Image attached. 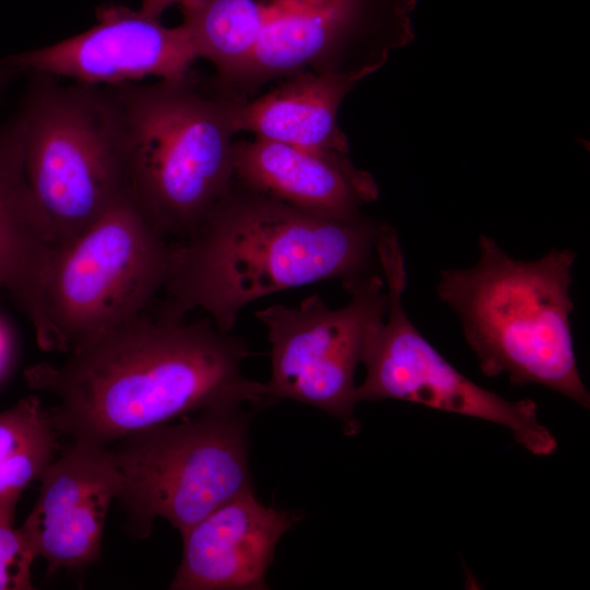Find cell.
<instances>
[{"instance_id": "cell-1", "label": "cell", "mask_w": 590, "mask_h": 590, "mask_svg": "<svg viewBox=\"0 0 590 590\" xmlns=\"http://www.w3.org/2000/svg\"><path fill=\"white\" fill-rule=\"evenodd\" d=\"M250 354L243 338L210 318L172 321L144 312L26 377L55 398L58 433L108 446L190 414L274 402L266 382L244 376Z\"/></svg>"}, {"instance_id": "cell-2", "label": "cell", "mask_w": 590, "mask_h": 590, "mask_svg": "<svg viewBox=\"0 0 590 590\" xmlns=\"http://www.w3.org/2000/svg\"><path fill=\"white\" fill-rule=\"evenodd\" d=\"M384 222L320 216L239 184L182 239L157 315L185 320L200 309L223 332L238 314L273 293L324 280L343 287L379 269L376 241Z\"/></svg>"}, {"instance_id": "cell-3", "label": "cell", "mask_w": 590, "mask_h": 590, "mask_svg": "<svg viewBox=\"0 0 590 590\" xmlns=\"http://www.w3.org/2000/svg\"><path fill=\"white\" fill-rule=\"evenodd\" d=\"M477 247L472 267L439 272L436 292L459 319L481 371L506 374L515 387L544 386L589 409L570 327L577 253L552 248L520 260L484 234Z\"/></svg>"}, {"instance_id": "cell-4", "label": "cell", "mask_w": 590, "mask_h": 590, "mask_svg": "<svg viewBox=\"0 0 590 590\" xmlns=\"http://www.w3.org/2000/svg\"><path fill=\"white\" fill-rule=\"evenodd\" d=\"M108 87L121 120L127 192L156 228L178 241L234 181L237 111L246 98L192 71Z\"/></svg>"}, {"instance_id": "cell-5", "label": "cell", "mask_w": 590, "mask_h": 590, "mask_svg": "<svg viewBox=\"0 0 590 590\" xmlns=\"http://www.w3.org/2000/svg\"><path fill=\"white\" fill-rule=\"evenodd\" d=\"M27 180L56 248L127 192L121 120L108 86L36 74L16 117Z\"/></svg>"}, {"instance_id": "cell-6", "label": "cell", "mask_w": 590, "mask_h": 590, "mask_svg": "<svg viewBox=\"0 0 590 590\" xmlns=\"http://www.w3.org/2000/svg\"><path fill=\"white\" fill-rule=\"evenodd\" d=\"M250 414L219 408L133 433L111 449L121 473L117 500L130 533L145 539L156 518L182 535L221 505L253 491Z\"/></svg>"}, {"instance_id": "cell-7", "label": "cell", "mask_w": 590, "mask_h": 590, "mask_svg": "<svg viewBox=\"0 0 590 590\" xmlns=\"http://www.w3.org/2000/svg\"><path fill=\"white\" fill-rule=\"evenodd\" d=\"M174 246L126 192L56 248L45 290L52 350L69 353L146 312L167 281Z\"/></svg>"}, {"instance_id": "cell-8", "label": "cell", "mask_w": 590, "mask_h": 590, "mask_svg": "<svg viewBox=\"0 0 590 590\" xmlns=\"http://www.w3.org/2000/svg\"><path fill=\"white\" fill-rule=\"evenodd\" d=\"M376 256L387 303L365 335L361 359L365 378L356 386L357 402L402 400L484 420L508 428L529 452L553 455L556 438L540 423L533 400H507L476 385L446 361L410 320L403 305L408 285L404 255L396 228L388 223L378 234Z\"/></svg>"}, {"instance_id": "cell-9", "label": "cell", "mask_w": 590, "mask_h": 590, "mask_svg": "<svg viewBox=\"0 0 590 590\" xmlns=\"http://www.w3.org/2000/svg\"><path fill=\"white\" fill-rule=\"evenodd\" d=\"M414 7L415 0H275L253 52L216 82L240 98L305 71L358 83L413 40Z\"/></svg>"}, {"instance_id": "cell-10", "label": "cell", "mask_w": 590, "mask_h": 590, "mask_svg": "<svg viewBox=\"0 0 590 590\" xmlns=\"http://www.w3.org/2000/svg\"><path fill=\"white\" fill-rule=\"evenodd\" d=\"M350 302L330 308L318 295L297 307L282 304L256 312L271 345V377L267 384L274 402L291 399L309 404L342 423L347 435L361 426L355 373L370 323L385 312L382 275L369 274L346 286Z\"/></svg>"}, {"instance_id": "cell-11", "label": "cell", "mask_w": 590, "mask_h": 590, "mask_svg": "<svg viewBox=\"0 0 590 590\" xmlns=\"http://www.w3.org/2000/svg\"><path fill=\"white\" fill-rule=\"evenodd\" d=\"M97 23L56 44L14 54L1 63L76 83L113 86L146 76L175 80L191 72L198 58L188 31L118 3L96 9Z\"/></svg>"}, {"instance_id": "cell-12", "label": "cell", "mask_w": 590, "mask_h": 590, "mask_svg": "<svg viewBox=\"0 0 590 590\" xmlns=\"http://www.w3.org/2000/svg\"><path fill=\"white\" fill-rule=\"evenodd\" d=\"M37 500L21 527L50 571L75 569L99 554L106 517L121 488L108 446L72 440L44 470Z\"/></svg>"}, {"instance_id": "cell-13", "label": "cell", "mask_w": 590, "mask_h": 590, "mask_svg": "<svg viewBox=\"0 0 590 590\" xmlns=\"http://www.w3.org/2000/svg\"><path fill=\"white\" fill-rule=\"evenodd\" d=\"M298 516L263 505L253 491L221 505L182 534L173 590H263L278 542Z\"/></svg>"}, {"instance_id": "cell-14", "label": "cell", "mask_w": 590, "mask_h": 590, "mask_svg": "<svg viewBox=\"0 0 590 590\" xmlns=\"http://www.w3.org/2000/svg\"><path fill=\"white\" fill-rule=\"evenodd\" d=\"M234 178L241 185L320 216L355 220L378 198L373 175L349 154L256 137L234 141Z\"/></svg>"}, {"instance_id": "cell-15", "label": "cell", "mask_w": 590, "mask_h": 590, "mask_svg": "<svg viewBox=\"0 0 590 590\" xmlns=\"http://www.w3.org/2000/svg\"><path fill=\"white\" fill-rule=\"evenodd\" d=\"M56 247L31 190L16 118L0 129V283L34 329L38 345L52 351L45 290Z\"/></svg>"}, {"instance_id": "cell-16", "label": "cell", "mask_w": 590, "mask_h": 590, "mask_svg": "<svg viewBox=\"0 0 590 590\" xmlns=\"http://www.w3.org/2000/svg\"><path fill=\"white\" fill-rule=\"evenodd\" d=\"M354 81L331 74L299 72L270 92L244 99L237 111L240 131L302 148L349 154L346 135L337 122Z\"/></svg>"}, {"instance_id": "cell-17", "label": "cell", "mask_w": 590, "mask_h": 590, "mask_svg": "<svg viewBox=\"0 0 590 590\" xmlns=\"http://www.w3.org/2000/svg\"><path fill=\"white\" fill-rule=\"evenodd\" d=\"M275 0H203L181 5L182 23L198 58L216 68L214 79L232 75L253 52Z\"/></svg>"}, {"instance_id": "cell-18", "label": "cell", "mask_w": 590, "mask_h": 590, "mask_svg": "<svg viewBox=\"0 0 590 590\" xmlns=\"http://www.w3.org/2000/svg\"><path fill=\"white\" fill-rule=\"evenodd\" d=\"M57 433L50 410L39 398L20 400L0 413V463L42 447L58 446Z\"/></svg>"}, {"instance_id": "cell-19", "label": "cell", "mask_w": 590, "mask_h": 590, "mask_svg": "<svg viewBox=\"0 0 590 590\" xmlns=\"http://www.w3.org/2000/svg\"><path fill=\"white\" fill-rule=\"evenodd\" d=\"M17 499L0 500V590H28L32 564L37 557L22 528L14 527Z\"/></svg>"}, {"instance_id": "cell-20", "label": "cell", "mask_w": 590, "mask_h": 590, "mask_svg": "<svg viewBox=\"0 0 590 590\" xmlns=\"http://www.w3.org/2000/svg\"><path fill=\"white\" fill-rule=\"evenodd\" d=\"M56 449L57 446L42 447L0 463V500L19 499L30 483L39 480L54 460Z\"/></svg>"}, {"instance_id": "cell-21", "label": "cell", "mask_w": 590, "mask_h": 590, "mask_svg": "<svg viewBox=\"0 0 590 590\" xmlns=\"http://www.w3.org/2000/svg\"><path fill=\"white\" fill-rule=\"evenodd\" d=\"M203 0H142L139 10L144 14L160 19L167 8L178 3L181 5L197 3Z\"/></svg>"}, {"instance_id": "cell-22", "label": "cell", "mask_w": 590, "mask_h": 590, "mask_svg": "<svg viewBox=\"0 0 590 590\" xmlns=\"http://www.w3.org/2000/svg\"><path fill=\"white\" fill-rule=\"evenodd\" d=\"M10 355V345L8 338L0 327V375L3 373Z\"/></svg>"}, {"instance_id": "cell-23", "label": "cell", "mask_w": 590, "mask_h": 590, "mask_svg": "<svg viewBox=\"0 0 590 590\" xmlns=\"http://www.w3.org/2000/svg\"><path fill=\"white\" fill-rule=\"evenodd\" d=\"M14 70L10 69L5 66H3L0 62V90L3 87L4 83L7 82L9 74L13 73Z\"/></svg>"}, {"instance_id": "cell-24", "label": "cell", "mask_w": 590, "mask_h": 590, "mask_svg": "<svg viewBox=\"0 0 590 590\" xmlns=\"http://www.w3.org/2000/svg\"><path fill=\"white\" fill-rule=\"evenodd\" d=\"M0 286H1V283H0Z\"/></svg>"}]
</instances>
